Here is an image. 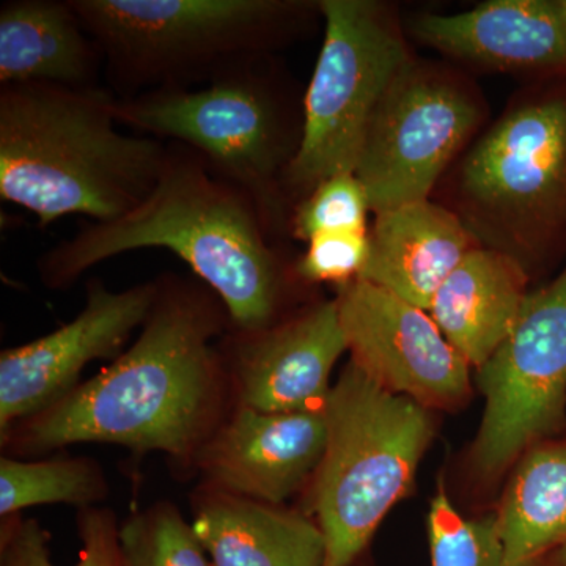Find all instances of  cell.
<instances>
[{"mask_svg":"<svg viewBox=\"0 0 566 566\" xmlns=\"http://www.w3.org/2000/svg\"><path fill=\"white\" fill-rule=\"evenodd\" d=\"M158 282L132 348L51 408L14 424L3 442L25 455L109 442L196 458L221 424L227 368L216 338L232 324L221 297L199 279L164 274Z\"/></svg>","mask_w":566,"mask_h":566,"instance_id":"cell-1","label":"cell"},{"mask_svg":"<svg viewBox=\"0 0 566 566\" xmlns=\"http://www.w3.org/2000/svg\"><path fill=\"white\" fill-rule=\"evenodd\" d=\"M251 197L212 172L199 153L167 142L158 181L132 212L87 222L36 262L41 283L66 290L96 264L139 249H167L221 297L232 329L277 323L285 266Z\"/></svg>","mask_w":566,"mask_h":566,"instance_id":"cell-2","label":"cell"},{"mask_svg":"<svg viewBox=\"0 0 566 566\" xmlns=\"http://www.w3.org/2000/svg\"><path fill=\"white\" fill-rule=\"evenodd\" d=\"M115 104L106 85H0V199L40 227L136 210L158 181L167 142L118 132Z\"/></svg>","mask_w":566,"mask_h":566,"instance_id":"cell-3","label":"cell"},{"mask_svg":"<svg viewBox=\"0 0 566 566\" xmlns=\"http://www.w3.org/2000/svg\"><path fill=\"white\" fill-rule=\"evenodd\" d=\"M118 99L199 88L270 57L318 13L294 0H71Z\"/></svg>","mask_w":566,"mask_h":566,"instance_id":"cell-4","label":"cell"},{"mask_svg":"<svg viewBox=\"0 0 566 566\" xmlns=\"http://www.w3.org/2000/svg\"><path fill=\"white\" fill-rule=\"evenodd\" d=\"M270 57L205 87L117 98L115 117L140 136L199 153L212 172L251 197L274 233L292 226L285 181L300 150L304 107H294Z\"/></svg>","mask_w":566,"mask_h":566,"instance_id":"cell-5","label":"cell"},{"mask_svg":"<svg viewBox=\"0 0 566 566\" xmlns=\"http://www.w3.org/2000/svg\"><path fill=\"white\" fill-rule=\"evenodd\" d=\"M329 439L312 504L323 566H352L389 510L415 483L434 438L430 409L389 392L349 360L324 405Z\"/></svg>","mask_w":566,"mask_h":566,"instance_id":"cell-6","label":"cell"},{"mask_svg":"<svg viewBox=\"0 0 566 566\" xmlns=\"http://www.w3.org/2000/svg\"><path fill=\"white\" fill-rule=\"evenodd\" d=\"M318 7L324 40L303 98V137L286 174L289 199H304L335 175L354 174L379 104L411 63L378 3L322 0Z\"/></svg>","mask_w":566,"mask_h":566,"instance_id":"cell-7","label":"cell"},{"mask_svg":"<svg viewBox=\"0 0 566 566\" xmlns=\"http://www.w3.org/2000/svg\"><path fill=\"white\" fill-rule=\"evenodd\" d=\"M476 382L485 409L471 465L483 483L502 479L531 447L566 434V268L527 294Z\"/></svg>","mask_w":566,"mask_h":566,"instance_id":"cell-8","label":"cell"},{"mask_svg":"<svg viewBox=\"0 0 566 566\" xmlns=\"http://www.w3.org/2000/svg\"><path fill=\"white\" fill-rule=\"evenodd\" d=\"M476 123L465 93L409 63L379 104L354 170L371 210L428 200Z\"/></svg>","mask_w":566,"mask_h":566,"instance_id":"cell-9","label":"cell"},{"mask_svg":"<svg viewBox=\"0 0 566 566\" xmlns=\"http://www.w3.org/2000/svg\"><path fill=\"white\" fill-rule=\"evenodd\" d=\"M335 300L352 363L375 382L430 411L468 401L471 365L427 312L363 279L338 289Z\"/></svg>","mask_w":566,"mask_h":566,"instance_id":"cell-10","label":"cell"},{"mask_svg":"<svg viewBox=\"0 0 566 566\" xmlns=\"http://www.w3.org/2000/svg\"><path fill=\"white\" fill-rule=\"evenodd\" d=\"M159 282L114 292L99 279L87 282L85 305L76 318L31 344L0 354V434L40 415L76 389L77 379L96 359H114L144 326Z\"/></svg>","mask_w":566,"mask_h":566,"instance_id":"cell-11","label":"cell"},{"mask_svg":"<svg viewBox=\"0 0 566 566\" xmlns=\"http://www.w3.org/2000/svg\"><path fill=\"white\" fill-rule=\"evenodd\" d=\"M463 188L474 202L553 229L566 221V99L506 115L469 153Z\"/></svg>","mask_w":566,"mask_h":566,"instance_id":"cell-12","label":"cell"},{"mask_svg":"<svg viewBox=\"0 0 566 566\" xmlns=\"http://www.w3.org/2000/svg\"><path fill=\"white\" fill-rule=\"evenodd\" d=\"M221 346L240 406L262 412L322 411L331 371L348 349L337 300L252 333L230 327Z\"/></svg>","mask_w":566,"mask_h":566,"instance_id":"cell-13","label":"cell"},{"mask_svg":"<svg viewBox=\"0 0 566 566\" xmlns=\"http://www.w3.org/2000/svg\"><path fill=\"white\" fill-rule=\"evenodd\" d=\"M327 439L324 409L262 412L240 406L196 460L219 491L281 505L316 474Z\"/></svg>","mask_w":566,"mask_h":566,"instance_id":"cell-14","label":"cell"},{"mask_svg":"<svg viewBox=\"0 0 566 566\" xmlns=\"http://www.w3.org/2000/svg\"><path fill=\"white\" fill-rule=\"evenodd\" d=\"M415 33L463 61L499 69H566V18L560 2L493 0L450 17L427 14Z\"/></svg>","mask_w":566,"mask_h":566,"instance_id":"cell-15","label":"cell"},{"mask_svg":"<svg viewBox=\"0 0 566 566\" xmlns=\"http://www.w3.org/2000/svg\"><path fill=\"white\" fill-rule=\"evenodd\" d=\"M368 244L359 279L424 312L442 282L475 248L463 222L430 200L378 212Z\"/></svg>","mask_w":566,"mask_h":566,"instance_id":"cell-16","label":"cell"},{"mask_svg":"<svg viewBox=\"0 0 566 566\" xmlns=\"http://www.w3.org/2000/svg\"><path fill=\"white\" fill-rule=\"evenodd\" d=\"M103 52L71 0H7L0 7V85L99 87Z\"/></svg>","mask_w":566,"mask_h":566,"instance_id":"cell-17","label":"cell"},{"mask_svg":"<svg viewBox=\"0 0 566 566\" xmlns=\"http://www.w3.org/2000/svg\"><path fill=\"white\" fill-rule=\"evenodd\" d=\"M527 275L513 256L474 248L442 282L430 316L476 370L512 333L526 303Z\"/></svg>","mask_w":566,"mask_h":566,"instance_id":"cell-18","label":"cell"},{"mask_svg":"<svg viewBox=\"0 0 566 566\" xmlns=\"http://www.w3.org/2000/svg\"><path fill=\"white\" fill-rule=\"evenodd\" d=\"M212 566H323L318 524L281 505L219 491L205 497L192 523Z\"/></svg>","mask_w":566,"mask_h":566,"instance_id":"cell-19","label":"cell"},{"mask_svg":"<svg viewBox=\"0 0 566 566\" xmlns=\"http://www.w3.org/2000/svg\"><path fill=\"white\" fill-rule=\"evenodd\" d=\"M509 566H535L566 543V434L527 450L495 513Z\"/></svg>","mask_w":566,"mask_h":566,"instance_id":"cell-20","label":"cell"},{"mask_svg":"<svg viewBox=\"0 0 566 566\" xmlns=\"http://www.w3.org/2000/svg\"><path fill=\"white\" fill-rule=\"evenodd\" d=\"M106 494L102 469L85 458L32 463L13 458L0 460V515L7 520L33 505L71 504L88 509Z\"/></svg>","mask_w":566,"mask_h":566,"instance_id":"cell-21","label":"cell"},{"mask_svg":"<svg viewBox=\"0 0 566 566\" xmlns=\"http://www.w3.org/2000/svg\"><path fill=\"white\" fill-rule=\"evenodd\" d=\"M81 551L74 566H122L118 526L111 510L82 509L77 517ZM0 566H55L50 534L35 520L11 516L3 521Z\"/></svg>","mask_w":566,"mask_h":566,"instance_id":"cell-22","label":"cell"},{"mask_svg":"<svg viewBox=\"0 0 566 566\" xmlns=\"http://www.w3.org/2000/svg\"><path fill=\"white\" fill-rule=\"evenodd\" d=\"M122 566H212L177 506L158 504L118 526Z\"/></svg>","mask_w":566,"mask_h":566,"instance_id":"cell-23","label":"cell"},{"mask_svg":"<svg viewBox=\"0 0 566 566\" xmlns=\"http://www.w3.org/2000/svg\"><path fill=\"white\" fill-rule=\"evenodd\" d=\"M431 566H509L495 515L465 520L439 488L427 517Z\"/></svg>","mask_w":566,"mask_h":566,"instance_id":"cell-24","label":"cell"},{"mask_svg":"<svg viewBox=\"0 0 566 566\" xmlns=\"http://www.w3.org/2000/svg\"><path fill=\"white\" fill-rule=\"evenodd\" d=\"M370 200L356 174L327 178L294 207L290 232L307 243L322 233L367 232Z\"/></svg>","mask_w":566,"mask_h":566,"instance_id":"cell-25","label":"cell"},{"mask_svg":"<svg viewBox=\"0 0 566 566\" xmlns=\"http://www.w3.org/2000/svg\"><path fill=\"white\" fill-rule=\"evenodd\" d=\"M307 244L294 273L301 281L337 283L338 289L360 277L370 249L367 232L316 234Z\"/></svg>","mask_w":566,"mask_h":566,"instance_id":"cell-26","label":"cell"},{"mask_svg":"<svg viewBox=\"0 0 566 566\" xmlns=\"http://www.w3.org/2000/svg\"><path fill=\"white\" fill-rule=\"evenodd\" d=\"M535 566H566V543L557 549L551 551Z\"/></svg>","mask_w":566,"mask_h":566,"instance_id":"cell-27","label":"cell"},{"mask_svg":"<svg viewBox=\"0 0 566 566\" xmlns=\"http://www.w3.org/2000/svg\"><path fill=\"white\" fill-rule=\"evenodd\" d=\"M562 10H564V14L566 18V0H560Z\"/></svg>","mask_w":566,"mask_h":566,"instance_id":"cell-28","label":"cell"}]
</instances>
